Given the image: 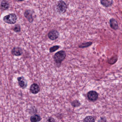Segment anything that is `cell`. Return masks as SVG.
I'll return each mask as SVG.
<instances>
[{
	"label": "cell",
	"mask_w": 122,
	"mask_h": 122,
	"mask_svg": "<svg viewBox=\"0 0 122 122\" xmlns=\"http://www.w3.org/2000/svg\"><path fill=\"white\" fill-rule=\"evenodd\" d=\"M40 87L38 84L34 83L30 86V90L33 94H36L40 92Z\"/></svg>",
	"instance_id": "cell-9"
},
{
	"label": "cell",
	"mask_w": 122,
	"mask_h": 122,
	"mask_svg": "<svg viewBox=\"0 0 122 122\" xmlns=\"http://www.w3.org/2000/svg\"><path fill=\"white\" fill-rule=\"evenodd\" d=\"M47 121L49 122H55L56 121L55 119L53 118L52 117H50L48 118Z\"/></svg>",
	"instance_id": "cell-20"
},
{
	"label": "cell",
	"mask_w": 122,
	"mask_h": 122,
	"mask_svg": "<svg viewBox=\"0 0 122 122\" xmlns=\"http://www.w3.org/2000/svg\"><path fill=\"white\" fill-rule=\"evenodd\" d=\"M100 3L103 6L108 7L112 5L113 1V0H101Z\"/></svg>",
	"instance_id": "cell-11"
},
{
	"label": "cell",
	"mask_w": 122,
	"mask_h": 122,
	"mask_svg": "<svg viewBox=\"0 0 122 122\" xmlns=\"http://www.w3.org/2000/svg\"><path fill=\"white\" fill-rule=\"evenodd\" d=\"M60 36V33L56 30H53L48 33V37L50 40L54 41L57 39Z\"/></svg>",
	"instance_id": "cell-4"
},
{
	"label": "cell",
	"mask_w": 122,
	"mask_h": 122,
	"mask_svg": "<svg viewBox=\"0 0 122 122\" xmlns=\"http://www.w3.org/2000/svg\"><path fill=\"white\" fill-rule=\"evenodd\" d=\"M110 26L111 28L116 30L118 28V24L117 21L114 18H111L110 20Z\"/></svg>",
	"instance_id": "cell-10"
},
{
	"label": "cell",
	"mask_w": 122,
	"mask_h": 122,
	"mask_svg": "<svg viewBox=\"0 0 122 122\" xmlns=\"http://www.w3.org/2000/svg\"><path fill=\"white\" fill-rule=\"evenodd\" d=\"M19 1H20V2H22V1H24L25 0H18Z\"/></svg>",
	"instance_id": "cell-22"
},
{
	"label": "cell",
	"mask_w": 122,
	"mask_h": 122,
	"mask_svg": "<svg viewBox=\"0 0 122 122\" xmlns=\"http://www.w3.org/2000/svg\"><path fill=\"white\" fill-rule=\"evenodd\" d=\"M10 6L9 2L5 0H3L1 2L0 7H1V9L3 10H7L10 8Z\"/></svg>",
	"instance_id": "cell-12"
},
{
	"label": "cell",
	"mask_w": 122,
	"mask_h": 122,
	"mask_svg": "<svg viewBox=\"0 0 122 122\" xmlns=\"http://www.w3.org/2000/svg\"><path fill=\"white\" fill-rule=\"evenodd\" d=\"M60 48V46H59L56 45L53 46V47H51L50 48V52L51 53L55 51H57V50H58Z\"/></svg>",
	"instance_id": "cell-18"
},
{
	"label": "cell",
	"mask_w": 122,
	"mask_h": 122,
	"mask_svg": "<svg viewBox=\"0 0 122 122\" xmlns=\"http://www.w3.org/2000/svg\"><path fill=\"white\" fill-rule=\"evenodd\" d=\"M56 9L57 12L59 14H63L65 13L67 10V5L64 1L60 0L58 2Z\"/></svg>",
	"instance_id": "cell-3"
},
{
	"label": "cell",
	"mask_w": 122,
	"mask_h": 122,
	"mask_svg": "<svg viewBox=\"0 0 122 122\" xmlns=\"http://www.w3.org/2000/svg\"><path fill=\"white\" fill-rule=\"evenodd\" d=\"M92 44V42H87L86 43H83L78 46V47L80 48H85L91 46Z\"/></svg>",
	"instance_id": "cell-14"
},
{
	"label": "cell",
	"mask_w": 122,
	"mask_h": 122,
	"mask_svg": "<svg viewBox=\"0 0 122 122\" xmlns=\"http://www.w3.org/2000/svg\"><path fill=\"white\" fill-rule=\"evenodd\" d=\"M3 20L4 22L6 23L13 25L17 22V17L15 14L11 13L5 16Z\"/></svg>",
	"instance_id": "cell-2"
},
{
	"label": "cell",
	"mask_w": 122,
	"mask_h": 122,
	"mask_svg": "<svg viewBox=\"0 0 122 122\" xmlns=\"http://www.w3.org/2000/svg\"><path fill=\"white\" fill-rule=\"evenodd\" d=\"M11 53L15 56H20L23 53L22 49L18 47H14L11 51Z\"/></svg>",
	"instance_id": "cell-7"
},
{
	"label": "cell",
	"mask_w": 122,
	"mask_h": 122,
	"mask_svg": "<svg viewBox=\"0 0 122 122\" xmlns=\"http://www.w3.org/2000/svg\"><path fill=\"white\" fill-rule=\"evenodd\" d=\"M42 118L39 115L35 114L32 116L30 117V120L32 122H39L41 120Z\"/></svg>",
	"instance_id": "cell-13"
},
{
	"label": "cell",
	"mask_w": 122,
	"mask_h": 122,
	"mask_svg": "<svg viewBox=\"0 0 122 122\" xmlns=\"http://www.w3.org/2000/svg\"><path fill=\"white\" fill-rule=\"evenodd\" d=\"M98 121H99V122H106V119L105 118V117H101L100 119V120H98Z\"/></svg>",
	"instance_id": "cell-21"
},
{
	"label": "cell",
	"mask_w": 122,
	"mask_h": 122,
	"mask_svg": "<svg viewBox=\"0 0 122 122\" xmlns=\"http://www.w3.org/2000/svg\"><path fill=\"white\" fill-rule=\"evenodd\" d=\"M118 58L117 56H113L107 61V62L110 65H113L116 62Z\"/></svg>",
	"instance_id": "cell-15"
},
{
	"label": "cell",
	"mask_w": 122,
	"mask_h": 122,
	"mask_svg": "<svg viewBox=\"0 0 122 122\" xmlns=\"http://www.w3.org/2000/svg\"><path fill=\"white\" fill-rule=\"evenodd\" d=\"M84 122H94L95 121V119L93 117L91 116H87L84 118L83 120Z\"/></svg>",
	"instance_id": "cell-17"
},
{
	"label": "cell",
	"mask_w": 122,
	"mask_h": 122,
	"mask_svg": "<svg viewBox=\"0 0 122 122\" xmlns=\"http://www.w3.org/2000/svg\"><path fill=\"white\" fill-rule=\"evenodd\" d=\"M87 96L88 99L91 101H95L98 99V94L96 91H91L88 92L87 94Z\"/></svg>",
	"instance_id": "cell-5"
},
{
	"label": "cell",
	"mask_w": 122,
	"mask_h": 122,
	"mask_svg": "<svg viewBox=\"0 0 122 122\" xmlns=\"http://www.w3.org/2000/svg\"><path fill=\"white\" fill-rule=\"evenodd\" d=\"M12 30L15 32H19L20 31V26L19 25H15Z\"/></svg>",
	"instance_id": "cell-19"
},
{
	"label": "cell",
	"mask_w": 122,
	"mask_h": 122,
	"mask_svg": "<svg viewBox=\"0 0 122 122\" xmlns=\"http://www.w3.org/2000/svg\"><path fill=\"white\" fill-rule=\"evenodd\" d=\"M32 15V12L31 10H26L24 13L25 17L30 23H32L34 21V18L33 17Z\"/></svg>",
	"instance_id": "cell-8"
},
{
	"label": "cell",
	"mask_w": 122,
	"mask_h": 122,
	"mask_svg": "<svg viewBox=\"0 0 122 122\" xmlns=\"http://www.w3.org/2000/svg\"><path fill=\"white\" fill-rule=\"evenodd\" d=\"M71 104L72 106H73L74 107H79L81 104L79 101L76 100L72 101L71 102Z\"/></svg>",
	"instance_id": "cell-16"
},
{
	"label": "cell",
	"mask_w": 122,
	"mask_h": 122,
	"mask_svg": "<svg viewBox=\"0 0 122 122\" xmlns=\"http://www.w3.org/2000/svg\"><path fill=\"white\" fill-rule=\"evenodd\" d=\"M66 53L64 51L61 50L55 53L53 57V60L57 65H60L66 57Z\"/></svg>",
	"instance_id": "cell-1"
},
{
	"label": "cell",
	"mask_w": 122,
	"mask_h": 122,
	"mask_svg": "<svg viewBox=\"0 0 122 122\" xmlns=\"http://www.w3.org/2000/svg\"><path fill=\"white\" fill-rule=\"evenodd\" d=\"M17 80L20 87L23 89L26 88L27 86V81L23 76L18 77L17 78Z\"/></svg>",
	"instance_id": "cell-6"
}]
</instances>
